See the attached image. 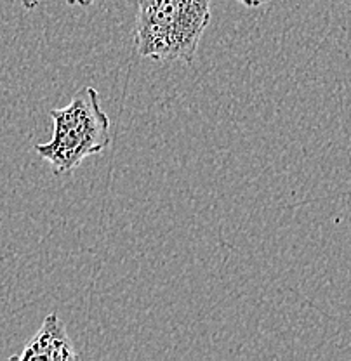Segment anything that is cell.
<instances>
[{
    "instance_id": "1",
    "label": "cell",
    "mask_w": 351,
    "mask_h": 361,
    "mask_svg": "<svg viewBox=\"0 0 351 361\" xmlns=\"http://www.w3.org/2000/svg\"><path fill=\"white\" fill-rule=\"evenodd\" d=\"M213 0H141L134 23L139 56L191 65L210 23Z\"/></svg>"
},
{
    "instance_id": "2",
    "label": "cell",
    "mask_w": 351,
    "mask_h": 361,
    "mask_svg": "<svg viewBox=\"0 0 351 361\" xmlns=\"http://www.w3.org/2000/svg\"><path fill=\"white\" fill-rule=\"evenodd\" d=\"M51 118L54 122L51 141L37 145L35 152L56 174L75 171L85 158L110 145V118L94 87L78 90L68 106L51 110Z\"/></svg>"
},
{
    "instance_id": "3",
    "label": "cell",
    "mask_w": 351,
    "mask_h": 361,
    "mask_svg": "<svg viewBox=\"0 0 351 361\" xmlns=\"http://www.w3.org/2000/svg\"><path fill=\"white\" fill-rule=\"evenodd\" d=\"M75 358L77 351L68 337L65 323L56 313L45 316L39 332L23 348L20 355L11 356V360L18 361H66Z\"/></svg>"
},
{
    "instance_id": "4",
    "label": "cell",
    "mask_w": 351,
    "mask_h": 361,
    "mask_svg": "<svg viewBox=\"0 0 351 361\" xmlns=\"http://www.w3.org/2000/svg\"><path fill=\"white\" fill-rule=\"evenodd\" d=\"M237 2L244 4L245 7H259V6H263V4L271 2V0H237Z\"/></svg>"
},
{
    "instance_id": "5",
    "label": "cell",
    "mask_w": 351,
    "mask_h": 361,
    "mask_svg": "<svg viewBox=\"0 0 351 361\" xmlns=\"http://www.w3.org/2000/svg\"><path fill=\"white\" fill-rule=\"evenodd\" d=\"M93 2L94 0H66V4H70V6H82V7H88Z\"/></svg>"
},
{
    "instance_id": "6",
    "label": "cell",
    "mask_w": 351,
    "mask_h": 361,
    "mask_svg": "<svg viewBox=\"0 0 351 361\" xmlns=\"http://www.w3.org/2000/svg\"><path fill=\"white\" fill-rule=\"evenodd\" d=\"M21 4H23V7H25V9L32 11V9H35L37 4H39V0H21Z\"/></svg>"
}]
</instances>
